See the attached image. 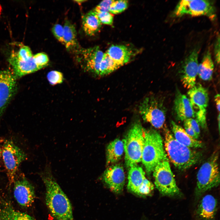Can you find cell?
I'll return each mask as SVG.
<instances>
[{
  "label": "cell",
  "instance_id": "obj_3",
  "mask_svg": "<svg viewBox=\"0 0 220 220\" xmlns=\"http://www.w3.org/2000/svg\"><path fill=\"white\" fill-rule=\"evenodd\" d=\"M167 158L160 134L154 129L146 130L141 161L148 174L153 172L159 163Z\"/></svg>",
  "mask_w": 220,
  "mask_h": 220
},
{
  "label": "cell",
  "instance_id": "obj_7",
  "mask_svg": "<svg viewBox=\"0 0 220 220\" xmlns=\"http://www.w3.org/2000/svg\"><path fill=\"white\" fill-rule=\"evenodd\" d=\"M153 172L156 187L161 195L173 196L180 194L167 158L159 163Z\"/></svg>",
  "mask_w": 220,
  "mask_h": 220
},
{
  "label": "cell",
  "instance_id": "obj_33",
  "mask_svg": "<svg viewBox=\"0 0 220 220\" xmlns=\"http://www.w3.org/2000/svg\"><path fill=\"white\" fill-rule=\"evenodd\" d=\"M114 1L113 0L103 1L98 4L93 10L96 13L109 12L110 6Z\"/></svg>",
  "mask_w": 220,
  "mask_h": 220
},
{
  "label": "cell",
  "instance_id": "obj_38",
  "mask_svg": "<svg viewBox=\"0 0 220 220\" xmlns=\"http://www.w3.org/2000/svg\"><path fill=\"white\" fill-rule=\"evenodd\" d=\"M218 128L219 132H220V114L219 113L218 116Z\"/></svg>",
  "mask_w": 220,
  "mask_h": 220
},
{
  "label": "cell",
  "instance_id": "obj_23",
  "mask_svg": "<svg viewBox=\"0 0 220 220\" xmlns=\"http://www.w3.org/2000/svg\"><path fill=\"white\" fill-rule=\"evenodd\" d=\"M101 24L93 10L87 13L82 17L83 30L88 35H93L98 32L101 27Z\"/></svg>",
  "mask_w": 220,
  "mask_h": 220
},
{
  "label": "cell",
  "instance_id": "obj_14",
  "mask_svg": "<svg viewBox=\"0 0 220 220\" xmlns=\"http://www.w3.org/2000/svg\"><path fill=\"white\" fill-rule=\"evenodd\" d=\"M16 78L9 70L0 72V117L15 93Z\"/></svg>",
  "mask_w": 220,
  "mask_h": 220
},
{
  "label": "cell",
  "instance_id": "obj_15",
  "mask_svg": "<svg viewBox=\"0 0 220 220\" xmlns=\"http://www.w3.org/2000/svg\"><path fill=\"white\" fill-rule=\"evenodd\" d=\"M103 179L112 191L120 193L123 190L125 182V174L123 167L117 164L109 167L104 172Z\"/></svg>",
  "mask_w": 220,
  "mask_h": 220
},
{
  "label": "cell",
  "instance_id": "obj_6",
  "mask_svg": "<svg viewBox=\"0 0 220 220\" xmlns=\"http://www.w3.org/2000/svg\"><path fill=\"white\" fill-rule=\"evenodd\" d=\"M139 111L145 121L156 128L163 127L166 111L162 99L153 95L145 97L139 105Z\"/></svg>",
  "mask_w": 220,
  "mask_h": 220
},
{
  "label": "cell",
  "instance_id": "obj_24",
  "mask_svg": "<svg viewBox=\"0 0 220 220\" xmlns=\"http://www.w3.org/2000/svg\"><path fill=\"white\" fill-rule=\"evenodd\" d=\"M124 152L123 141L117 138L111 141L106 149L107 164L113 163L118 161L121 158Z\"/></svg>",
  "mask_w": 220,
  "mask_h": 220
},
{
  "label": "cell",
  "instance_id": "obj_19",
  "mask_svg": "<svg viewBox=\"0 0 220 220\" xmlns=\"http://www.w3.org/2000/svg\"><path fill=\"white\" fill-rule=\"evenodd\" d=\"M0 220H35L27 214L20 211L10 203L0 200Z\"/></svg>",
  "mask_w": 220,
  "mask_h": 220
},
{
  "label": "cell",
  "instance_id": "obj_26",
  "mask_svg": "<svg viewBox=\"0 0 220 220\" xmlns=\"http://www.w3.org/2000/svg\"><path fill=\"white\" fill-rule=\"evenodd\" d=\"M121 66L114 61L106 53L99 65L97 75L102 76L109 74Z\"/></svg>",
  "mask_w": 220,
  "mask_h": 220
},
{
  "label": "cell",
  "instance_id": "obj_17",
  "mask_svg": "<svg viewBox=\"0 0 220 220\" xmlns=\"http://www.w3.org/2000/svg\"><path fill=\"white\" fill-rule=\"evenodd\" d=\"M173 112L176 119L184 121L195 116L188 97L177 89L174 102Z\"/></svg>",
  "mask_w": 220,
  "mask_h": 220
},
{
  "label": "cell",
  "instance_id": "obj_36",
  "mask_svg": "<svg viewBox=\"0 0 220 220\" xmlns=\"http://www.w3.org/2000/svg\"><path fill=\"white\" fill-rule=\"evenodd\" d=\"M184 130L186 133L194 139H197L199 136L191 127L186 122L184 121Z\"/></svg>",
  "mask_w": 220,
  "mask_h": 220
},
{
  "label": "cell",
  "instance_id": "obj_20",
  "mask_svg": "<svg viewBox=\"0 0 220 220\" xmlns=\"http://www.w3.org/2000/svg\"><path fill=\"white\" fill-rule=\"evenodd\" d=\"M171 128L175 139L179 142L191 148H201L204 145L201 141L193 138L185 130L174 122H171Z\"/></svg>",
  "mask_w": 220,
  "mask_h": 220
},
{
  "label": "cell",
  "instance_id": "obj_32",
  "mask_svg": "<svg viewBox=\"0 0 220 220\" xmlns=\"http://www.w3.org/2000/svg\"><path fill=\"white\" fill-rule=\"evenodd\" d=\"M52 31L56 38L62 44L64 45L63 27L59 24H55L52 27Z\"/></svg>",
  "mask_w": 220,
  "mask_h": 220
},
{
  "label": "cell",
  "instance_id": "obj_35",
  "mask_svg": "<svg viewBox=\"0 0 220 220\" xmlns=\"http://www.w3.org/2000/svg\"><path fill=\"white\" fill-rule=\"evenodd\" d=\"M215 54L216 62L218 64L220 63V37H217L215 46Z\"/></svg>",
  "mask_w": 220,
  "mask_h": 220
},
{
  "label": "cell",
  "instance_id": "obj_10",
  "mask_svg": "<svg viewBox=\"0 0 220 220\" xmlns=\"http://www.w3.org/2000/svg\"><path fill=\"white\" fill-rule=\"evenodd\" d=\"M2 155L10 184L13 183L20 163L27 159L25 153L10 140H6L2 149Z\"/></svg>",
  "mask_w": 220,
  "mask_h": 220
},
{
  "label": "cell",
  "instance_id": "obj_5",
  "mask_svg": "<svg viewBox=\"0 0 220 220\" xmlns=\"http://www.w3.org/2000/svg\"><path fill=\"white\" fill-rule=\"evenodd\" d=\"M218 160V152H215L199 170L195 190L197 197L219 185L220 172Z\"/></svg>",
  "mask_w": 220,
  "mask_h": 220
},
{
  "label": "cell",
  "instance_id": "obj_30",
  "mask_svg": "<svg viewBox=\"0 0 220 220\" xmlns=\"http://www.w3.org/2000/svg\"><path fill=\"white\" fill-rule=\"evenodd\" d=\"M94 12L101 24L109 25L112 24L113 20V14L109 12Z\"/></svg>",
  "mask_w": 220,
  "mask_h": 220
},
{
  "label": "cell",
  "instance_id": "obj_12",
  "mask_svg": "<svg viewBox=\"0 0 220 220\" xmlns=\"http://www.w3.org/2000/svg\"><path fill=\"white\" fill-rule=\"evenodd\" d=\"M199 52L198 48L193 49L185 59L180 71L181 82L183 86L188 89L196 84Z\"/></svg>",
  "mask_w": 220,
  "mask_h": 220
},
{
  "label": "cell",
  "instance_id": "obj_13",
  "mask_svg": "<svg viewBox=\"0 0 220 220\" xmlns=\"http://www.w3.org/2000/svg\"><path fill=\"white\" fill-rule=\"evenodd\" d=\"M13 183V196L17 203L24 208L31 206L35 197L33 186L23 175L15 179Z\"/></svg>",
  "mask_w": 220,
  "mask_h": 220
},
{
  "label": "cell",
  "instance_id": "obj_27",
  "mask_svg": "<svg viewBox=\"0 0 220 220\" xmlns=\"http://www.w3.org/2000/svg\"><path fill=\"white\" fill-rule=\"evenodd\" d=\"M11 55L21 61H27L33 56L30 48L26 46H21L17 52L12 53Z\"/></svg>",
  "mask_w": 220,
  "mask_h": 220
},
{
  "label": "cell",
  "instance_id": "obj_16",
  "mask_svg": "<svg viewBox=\"0 0 220 220\" xmlns=\"http://www.w3.org/2000/svg\"><path fill=\"white\" fill-rule=\"evenodd\" d=\"M85 69L97 75L100 63L104 53L98 46L81 49L77 53Z\"/></svg>",
  "mask_w": 220,
  "mask_h": 220
},
{
  "label": "cell",
  "instance_id": "obj_22",
  "mask_svg": "<svg viewBox=\"0 0 220 220\" xmlns=\"http://www.w3.org/2000/svg\"><path fill=\"white\" fill-rule=\"evenodd\" d=\"M63 27L64 45L68 50L77 53L81 48L79 46L75 26L69 20H66Z\"/></svg>",
  "mask_w": 220,
  "mask_h": 220
},
{
  "label": "cell",
  "instance_id": "obj_25",
  "mask_svg": "<svg viewBox=\"0 0 220 220\" xmlns=\"http://www.w3.org/2000/svg\"><path fill=\"white\" fill-rule=\"evenodd\" d=\"M214 69V64L211 54L210 50H208L199 64L198 75L203 80H210L212 78Z\"/></svg>",
  "mask_w": 220,
  "mask_h": 220
},
{
  "label": "cell",
  "instance_id": "obj_8",
  "mask_svg": "<svg viewBox=\"0 0 220 220\" xmlns=\"http://www.w3.org/2000/svg\"><path fill=\"white\" fill-rule=\"evenodd\" d=\"M173 15L176 17L185 15L194 16H205L212 20L216 17L215 8L212 3L204 0H181L177 5Z\"/></svg>",
  "mask_w": 220,
  "mask_h": 220
},
{
  "label": "cell",
  "instance_id": "obj_34",
  "mask_svg": "<svg viewBox=\"0 0 220 220\" xmlns=\"http://www.w3.org/2000/svg\"><path fill=\"white\" fill-rule=\"evenodd\" d=\"M188 123L193 129L196 134L199 136L200 133V125L195 119L189 118L184 121Z\"/></svg>",
  "mask_w": 220,
  "mask_h": 220
},
{
  "label": "cell",
  "instance_id": "obj_37",
  "mask_svg": "<svg viewBox=\"0 0 220 220\" xmlns=\"http://www.w3.org/2000/svg\"><path fill=\"white\" fill-rule=\"evenodd\" d=\"M215 101L217 109L219 113L220 112V95L217 94L215 96Z\"/></svg>",
  "mask_w": 220,
  "mask_h": 220
},
{
  "label": "cell",
  "instance_id": "obj_40",
  "mask_svg": "<svg viewBox=\"0 0 220 220\" xmlns=\"http://www.w3.org/2000/svg\"><path fill=\"white\" fill-rule=\"evenodd\" d=\"M2 149H1V147H0V158L2 156Z\"/></svg>",
  "mask_w": 220,
  "mask_h": 220
},
{
  "label": "cell",
  "instance_id": "obj_39",
  "mask_svg": "<svg viewBox=\"0 0 220 220\" xmlns=\"http://www.w3.org/2000/svg\"><path fill=\"white\" fill-rule=\"evenodd\" d=\"M75 1L79 4H81L84 2L85 1V0H75Z\"/></svg>",
  "mask_w": 220,
  "mask_h": 220
},
{
  "label": "cell",
  "instance_id": "obj_11",
  "mask_svg": "<svg viewBox=\"0 0 220 220\" xmlns=\"http://www.w3.org/2000/svg\"><path fill=\"white\" fill-rule=\"evenodd\" d=\"M128 179V189L139 196H148L154 189L153 184L146 178L142 168L137 164L129 167Z\"/></svg>",
  "mask_w": 220,
  "mask_h": 220
},
{
  "label": "cell",
  "instance_id": "obj_9",
  "mask_svg": "<svg viewBox=\"0 0 220 220\" xmlns=\"http://www.w3.org/2000/svg\"><path fill=\"white\" fill-rule=\"evenodd\" d=\"M187 96L194 112L195 119L203 129L207 127V108L209 96L207 89L200 83L189 89Z\"/></svg>",
  "mask_w": 220,
  "mask_h": 220
},
{
  "label": "cell",
  "instance_id": "obj_1",
  "mask_svg": "<svg viewBox=\"0 0 220 220\" xmlns=\"http://www.w3.org/2000/svg\"><path fill=\"white\" fill-rule=\"evenodd\" d=\"M46 189V203L55 220H74L71 203L54 178L49 164L40 173Z\"/></svg>",
  "mask_w": 220,
  "mask_h": 220
},
{
  "label": "cell",
  "instance_id": "obj_21",
  "mask_svg": "<svg viewBox=\"0 0 220 220\" xmlns=\"http://www.w3.org/2000/svg\"><path fill=\"white\" fill-rule=\"evenodd\" d=\"M105 53L121 66L128 63L133 54L129 48L123 45H113Z\"/></svg>",
  "mask_w": 220,
  "mask_h": 220
},
{
  "label": "cell",
  "instance_id": "obj_28",
  "mask_svg": "<svg viewBox=\"0 0 220 220\" xmlns=\"http://www.w3.org/2000/svg\"><path fill=\"white\" fill-rule=\"evenodd\" d=\"M128 6L127 0H114L110 6L109 12L113 14H118L126 9Z\"/></svg>",
  "mask_w": 220,
  "mask_h": 220
},
{
  "label": "cell",
  "instance_id": "obj_31",
  "mask_svg": "<svg viewBox=\"0 0 220 220\" xmlns=\"http://www.w3.org/2000/svg\"><path fill=\"white\" fill-rule=\"evenodd\" d=\"M33 57L40 69L46 66L49 61L48 56L43 53H39L33 55Z\"/></svg>",
  "mask_w": 220,
  "mask_h": 220
},
{
  "label": "cell",
  "instance_id": "obj_18",
  "mask_svg": "<svg viewBox=\"0 0 220 220\" xmlns=\"http://www.w3.org/2000/svg\"><path fill=\"white\" fill-rule=\"evenodd\" d=\"M217 201L212 195L204 196L200 201L196 210V214L201 220H213L217 210Z\"/></svg>",
  "mask_w": 220,
  "mask_h": 220
},
{
  "label": "cell",
  "instance_id": "obj_29",
  "mask_svg": "<svg viewBox=\"0 0 220 220\" xmlns=\"http://www.w3.org/2000/svg\"><path fill=\"white\" fill-rule=\"evenodd\" d=\"M47 77L49 83L52 85L61 83L63 80V74L57 71L50 72L47 74Z\"/></svg>",
  "mask_w": 220,
  "mask_h": 220
},
{
  "label": "cell",
  "instance_id": "obj_4",
  "mask_svg": "<svg viewBox=\"0 0 220 220\" xmlns=\"http://www.w3.org/2000/svg\"><path fill=\"white\" fill-rule=\"evenodd\" d=\"M146 130L139 122L135 123L123 140L125 163L128 167L141 161Z\"/></svg>",
  "mask_w": 220,
  "mask_h": 220
},
{
  "label": "cell",
  "instance_id": "obj_2",
  "mask_svg": "<svg viewBox=\"0 0 220 220\" xmlns=\"http://www.w3.org/2000/svg\"><path fill=\"white\" fill-rule=\"evenodd\" d=\"M164 149L174 166L181 170H186L197 163L202 153L179 142L167 129L165 131Z\"/></svg>",
  "mask_w": 220,
  "mask_h": 220
}]
</instances>
